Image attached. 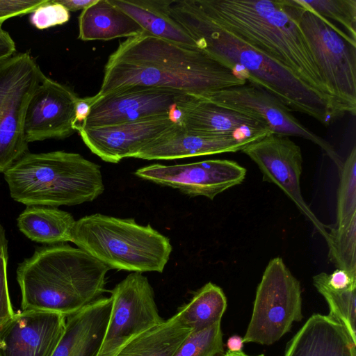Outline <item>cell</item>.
<instances>
[{
  "mask_svg": "<svg viewBox=\"0 0 356 356\" xmlns=\"http://www.w3.org/2000/svg\"><path fill=\"white\" fill-rule=\"evenodd\" d=\"M44 75L29 52L0 60V173L29 152L24 118Z\"/></svg>",
  "mask_w": 356,
  "mask_h": 356,
  "instance_id": "obj_8",
  "label": "cell"
},
{
  "mask_svg": "<svg viewBox=\"0 0 356 356\" xmlns=\"http://www.w3.org/2000/svg\"><path fill=\"white\" fill-rule=\"evenodd\" d=\"M199 97L256 117L266 123L272 134L310 140L327 154L338 169L342 165L341 157L327 141L302 124L276 97L248 81Z\"/></svg>",
  "mask_w": 356,
  "mask_h": 356,
  "instance_id": "obj_11",
  "label": "cell"
},
{
  "mask_svg": "<svg viewBox=\"0 0 356 356\" xmlns=\"http://www.w3.org/2000/svg\"><path fill=\"white\" fill-rule=\"evenodd\" d=\"M191 331L176 313L136 336L115 356H172Z\"/></svg>",
  "mask_w": 356,
  "mask_h": 356,
  "instance_id": "obj_25",
  "label": "cell"
},
{
  "mask_svg": "<svg viewBox=\"0 0 356 356\" xmlns=\"http://www.w3.org/2000/svg\"><path fill=\"white\" fill-rule=\"evenodd\" d=\"M135 175L161 186L171 187L190 196H204L210 200L241 184L246 169L234 161L210 159L189 163H154L138 168Z\"/></svg>",
  "mask_w": 356,
  "mask_h": 356,
  "instance_id": "obj_13",
  "label": "cell"
},
{
  "mask_svg": "<svg viewBox=\"0 0 356 356\" xmlns=\"http://www.w3.org/2000/svg\"><path fill=\"white\" fill-rule=\"evenodd\" d=\"M97 95L83 98L79 97L75 104L73 127L78 131L81 129L88 118L93 104L97 101Z\"/></svg>",
  "mask_w": 356,
  "mask_h": 356,
  "instance_id": "obj_35",
  "label": "cell"
},
{
  "mask_svg": "<svg viewBox=\"0 0 356 356\" xmlns=\"http://www.w3.org/2000/svg\"><path fill=\"white\" fill-rule=\"evenodd\" d=\"M153 36L199 48L188 32L170 15L171 0H110ZM200 49V48H199Z\"/></svg>",
  "mask_w": 356,
  "mask_h": 356,
  "instance_id": "obj_22",
  "label": "cell"
},
{
  "mask_svg": "<svg viewBox=\"0 0 356 356\" xmlns=\"http://www.w3.org/2000/svg\"><path fill=\"white\" fill-rule=\"evenodd\" d=\"M47 0H0V26L9 18L31 13Z\"/></svg>",
  "mask_w": 356,
  "mask_h": 356,
  "instance_id": "obj_34",
  "label": "cell"
},
{
  "mask_svg": "<svg viewBox=\"0 0 356 356\" xmlns=\"http://www.w3.org/2000/svg\"><path fill=\"white\" fill-rule=\"evenodd\" d=\"M72 243L109 269L162 273L172 250L168 237L133 218L94 213L76 220Z\"/></svg>",
  "mask_w": 356,
  "mask_h": 356,
  "instance_id": "obj_6",
  "label": "cell"
},
{
  "mask_svg": "<svg viewBox=\"0 0 356 356\" xmlns=\"http://www.w3.org/2000/svg\"><path fill=\"white\" fill-rule=\"evenodd\" d=\"M336 227L343 226L356 218V147L339 169Z\"/></svg>",
  "mask_w": 356,
  "mask_h": 356,
  "instance_id": "obj_28",
  "label": "cell"
},
{
  "mask_svg": "<svg viewBox=\"0 0 356 356\" xmlns=\"http://www.w3.org/2000/svg\"><path fill=\"white\" fill-rule=\"evenodd\" d=\"M175 122L169 116L111 126L81 128L78 132L85 145L102 160L118 163L133 157Z\"/></svg>",
  "mask_w": 356,
  "mask_h": 356,
  "instance_id": "obj_18",
  "label": "cell"
},
{
  "mask_svg": "<svg viewBox=\"0 0 356 356\" xmlns=\"http://www.w3.org/2000/svg\"><path fill=\"white\" fill-rule=\"evenodd\" d=\"M104 72L98 96L134 86L203 96L247 82L205 51L145 31L120 42L110 55Z\"/></svg>",
  "mask_w": 356,
  "mask_h": 356,
  "instance_id": "obj_1",
  "label": "cell"
},
{
  "mask_svg": "<svg viewBox=\"0 0 356 356\" xmlns=\"http://www.w3.org/2000/svg\"><path fill=\"white\" fill-rule=\"evenodd\" d=\"M223 356H250V355H246L242 350L238 351V352H230V351L227 350ZM257 356H264V355L261 354V355H259Z\"/></svg>",
  "mask_w": 356,
  "mask_h": 356,
  "instance_id": "obj_39",
  "label": "cell"
},
{
  "mask_svg": "<svg viewBox=\"0 0 356 356\" xmlns=\"http://www.w3.org/2000/svg\"><path fill=\"white\" fill-rule=\"evenodd\" d=\"M112 305L102 297L78 312L66 316L64 332L52 356H97Z\"/></svg>",
  "mask_w": 356,
  "mask_h": 356,
  "instance_id": "obj_20",
  "label": "cell"
},
{
  "mask_svg": "<svg viewBox=\"0 0 356 356\" xmlns=\"http://www.w3.org/2000/svg\"><path fill=\"white\" fill-rule=\"evenodd\" d=\"M70 17V12L62 4L55 0H47L31 13L29 21L35 28L43 30L64 24Z\"/></svg>",
  "mask_w": 356,
  "mask_h": 356,
  "instance_id": "obj_32",
  "label": "cell"
},
{
  "mask_svg": "<svg viewBox=\"0 0 356 356\" xmlns=\"http://www.w3.org/2000/svg\"><path fill=\"white\" fill-rule=\"evenodd\" d=\"M112 305L97 356H115L140 333L163 322L147 277L133 272L109 291Z\"/></svg>",
  "mask_w": 356,
  "mask_h": 356,
  "instance_id": "obj_10",
  "label": "cell"
},
{
  "mask_svg": "<svg viewBox=\"0 0 356 356\" xmlns=\"http://www.w3.org/2000/svg\"><path fill=\"white\" fill-rule=\"evenodd\" d=\"M16 53V45L6 31L0 26V60Z\"/></svg>",
  "mask_w": 356,
  "mask_h": 356,
  "instance_id": "obj_36",
  "label": "cell"
},
{
  "mask_svg": "<svg viewBox=\"0 0 356 356\" xmlns=\"http://www.w3.org/2000/svg\"><path fill=\"white\" fill-rule=\"evenodd\" d=\"M76 220L58 207L26 206L17 218L19 230L32 241L52 245L72 241Z\"/></svg>",
  "mask_w": 356,
  "mask_h": 356,
  "instance_id": "obj_24",
  "label": "cell"
},
{
  "mask_svg": "<svg viewBox=\"0 0 356 356\" xmlns=\"http://www.w3.org/2000/svg\"><path fill=\"white\" fill-rule=\"evenodd\" d=\"M252 143L234 136L207 134L185 129L175 123L142 147L133 158L145 160H174L241 151Z\"/></svg>",
  "mask_w": 356,
  "mask_h": 356,
  "instance_id": "obj_19",
  "label": "cell"
},
{
  "mask_svg": "<svg viewBox=\"0 0 356 356\" xmlns=\"http://www.w3.org/2000/svg\"><path fill=\"white\" fill-rule=\"evenodd\" d=\"M78 98L70 88L44 75L26 111L24 135L27 143L65 139L72 135Z\"/></svg>",
  "mask_w": 356,
  "mask_h": 356,
  "instance_id": "obj_15",
  "label": "cell"
},
{
  "mask_svg": "<svg viewBox=\"0 0 356 356\" xmlns=\"http://www.w3.org/2000/svg\"><path fill=\"white\" fill-rule=\"evenodd\" d=\"M66 316L22 310L0 327V356H52L64 332Z\"/></svg>",
  "mask_w": 356,
  "mask_h": 356,
  "instance_id": "obj_16",
  "label": "cell"
},
{
  "mask_svg": "<svg viewBox=\"0 0 356 356\" xmlns=\"http://www.w3.org/2000/svg\"><path fill=\"white\" fill-rule=\"evenodd\" d=\"M226 308L227 298L222 289L208 282L188 303L179 307L177 313L186 326L198 330L221 322Z\"/></svg>",
  "mask_w": 356,
  "mask_h": 356,
  "instance_id": "obj_26",
  "label": "cell"
},
{
  "mask_svg": "<svg viewBox=\"0 0 356 356\" xmlns=\"http://www.w3.org/2000/svg\"><path fill=\"white\" fill-rule=\"evenodd\" d=\"M108 270L82 249L65 243L37 247L16 269L22 309L65 316L78 312L103 297Z\"/></svg>",
  "mask_w": 356,
  "mask_h": 356,
  "instance_id": "obj_4",
  "label": "cell"
},
{
  "mask_svg": "<svg viewBox=\"0 0 356 356\" xmlns=\"http://www.w3.org/2000/svg\"><path fill=\"white\" fill-rule=\"evenodd\" d=\"M220 323L192 330L172 356H219L224 352Z\"/></svg>",
  "mask_w": 356,
  "mask_h": 356,
  "instance_id": "obj_29",
  "label": "cell"
},
{
  "mask_svg": "<svg viewBox=\"0 0 356 356\" xmlns=\"http://www.w3.org/2000/svg\"><path fill=\"white\" fill-rule=\"evenodd\" d=\"M325 241L330 261L337 268L356 275V218L343 226L330 228Z\"/></svg>",
  "mask_w": 356,
  "mask_h": 356,
  "instance_id": "obj_27",
  "label": "cell"
},
{
  "mask_svg": "<svg viewBox=\"0 0 356 356\" xmlns=\"http://www.w3.org/2000/svg\"><path fill=\"white\" fill-rule=\"evenodd\" d=\"M241 152L258 166L264 181L273 183L295 203L300 211L326 240L330 228L323 225L303 199L300 188L302 156L300 147L289 136L270 134Z\"/></svg>",
  "mask_w": 356,
  "mask_h": 356,
  "instance_id": "obj_12",
  "label": "cell"
},
{
  "mask_svg": "<svg viewBox=\"0 0 356 356\" xmlns=\"http://www.w3.org/2000/svg\"><path fill=\"white\" fill-rule=\"evenodd\" d=\"M243 343V338L234 335L228 339L227 347L230 352H238L242 350Z\"/></svg>",
  "mask_w": 356,
  "mask_h": 356,
  "instance_id": "obj_38",
  "label": "cell"
},
{
  "mask_svg": "<svg viewBox=\"0 0 356 356\" xmlns=\"http://www.w3.org/2000/svg\"><path fill=\"white\" fill-rule=\"evenodd\" d=\"M97 95V94H96ZM182 92L134 86L97 96L82 128H95L169 116Z\"/></svg>",
  "mask_w": 356,
  "mask_h": 356,
  "instance_id": "obj_14",
  "label": "cell"
},
{
  "mask_svg": "<svg viewBox=\"0 0 356 356\" xmlns=\"http://www.w3.org/2000/svg\"><path fill=\"white\" fill-rule=\"evenodd\" d=\"M327 302L331 318L343 325L356 341V287L330 289L316 287Z\"/></svg>",
  "mask_w": 356,
  "mask_h": 356,
  "instance_id": "obj_30",
  "label": "cell"
},
{
  "mask_svg": "<svg viewBox=\"0 0 356 356\" xmlns=\"http://www.w3.org/2000/svg\"><path fill=\"white\" fill-rule=\"evenodd\" d=\"M78 38L83 41L130 38L144 31L130 16L110 0H97L79 15Z\"/></svg>",
  "mask_w": 356,
  "mask_h": 356,
  "instance_id": "obj_23",
  "label": "cell"
},
{
  "mask_svg": "<svg viewBox=\"0 0 356 356\" xmlns=\"http://www.w3.org/2000/svg\"><path fill=\"white\" fill-rule=\"evenodd\" d=\"M169 11L200 49L276 97L289 111L307 115L326 127L344 115L333 100L289 69L211 22L193 0H172Z\"/></svg>",
  "mask_w": 356,
  "mask_h": 356,
  "instance_id": "obj_2",
  "label": "cell"
},
{
  "mask_svg": "<svg viewBox=\"0 0 356 356\" xmlns=\"http://www.w3.org/2000/svg\"><path fill=\"white\" fill-rule=\"evenodd\" d=\"M300 282L282 259L268 262L259 284L243 343L272 345L302 319Z\"/></svg>",
  "mask_w": 356,
  "mask_h": 356,
  "instance_id": "obj_9",
  "label": "cell"
},
{
  "mask_svg": "<svg viewBox=\"0 0 356 356\" xmlns=\"http://www.w3.org/2000/svg\"><path fill=\"white\" fill-rule=\"evenodd\" d=\"M11 198L52 207L92 202L104 193L100 166L78 153L28 152L3 173Z\"/></svg>",
  "mask_w": 356,
  "mask_h": 356,
  "instance_id": "obj_5",
  "label": "cell"
},
{
  "mask_svg": "<svg viewBox=\"0 0 356 356\" xmlns=\"http://www.w3.org/2000/svg\"><path fill=\"white\" fill-rule=\"evenodd\" d=\"M62 4L67 10L75 12L83 10L88 6L95 3L97 0H55Z\"/></svg>",
  "mask_w": 356,
  "mask_h": 356,
  "instance_id": "obj_37",
  "label": "cell"
},
{
  "mask_svg": "<svg viewBox=\"0 0 356 356\" xmlns=\"http://www.w3.org/2000/svg\"><path fill=\"white\" fill-rule=\"evenodd\" d=\"M302 6L299 24L323 82L342 112L355 116L356 41L333 22Z\"/></svg>",
  "mask_w": 356,
  "mask_h": 356,
  "instance_id": "obj_7",
  "label": "cell"
},
{
  "mask_svg": "<svg viewBox=\"0 0 356 356\" xmlns=\"http://www.w3.org/2000/svg\"><path fill=\"white\" fill-rule=\"evenodd\" d=\"M177 107L181 113L179 123L188 131L234 136L251 143L272 134L266 123L256 117L199 96L184 95Z\"/></svg>",
  "mask_w": 356,
  "mask_h": 356,
  "instance_id": "obj_17",
  "label": "cell"
},
{
  "mask_svg": "<svg viewBox=\"0 0 356 356\" xmlns=\"http://www.w3.org/2000/svg\"><path fill=\"white\" fill-rule=\"evenodd\" d=\"M193 2L217 26L285 66L337 105L323 82L300 26L302 6L298 0Z\"/></svg>",
  "mask_w": 356,
  "mask_h": 356,
  "instance_id": "obj_3",
  "label": "cell"
},
{
  "mask_svg": "<svg viewBox=\"0 0 356 356\" xmlns=\"http://www.w3.org/2000/svg\"><path fill=\"white\" fill-rule=\"evenodd\" d=\"M306 8L324 19L339 23L356 41V0H298Z\"/></svg>",
  "mask_w": 356,
  "mask_h": 356,
  "instance_id": "obj_31",
  "label": "cell"
},
{
  "mask_svg": "<svg viewBox=\"0 0 356 356\" xmlns=\"http://www.w3.org/2000/svg\"><path fill=\"white\" fill-rule=\"evenodd\" d=\"M284 356H356V341L341 323L315 314L287 343Z\"/></svg>",
  "mask_w": 356,
  "mask_h": 356,
  "instance_id": "obj_21",
  "label": "cell"
},
{
  "mask_svg": "<svg viewBox=\"0 0 356 356\" xmlns=\"http://www.w3.org/2000/svg\"><path fill=\"white\" fill-rule=\"evenodd\" d=\"M8 239L0 221V327L15 314L8 286Z\"/></svg>",
  "mask_w": 356,
  "mask_h": 356,
  "instance_id": "obj_33",
  "label": "cell"
}]
</instances>
